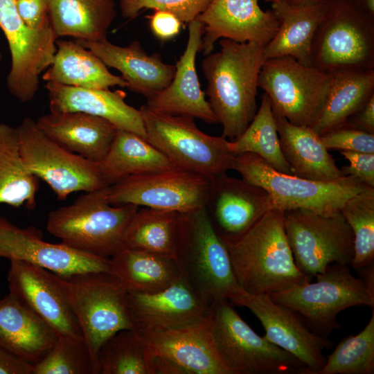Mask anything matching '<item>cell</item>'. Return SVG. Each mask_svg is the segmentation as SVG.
Returning a JSON list of instances; mask_svg holds the SVG:
<instances>
[{"mask_svg": "<svg viewBox=\"0 0 374 374\" xmlns=\"http://www.w3.org/2000/svg\"><path fill=\"white\" fill-rule=\"evenodd\" d=\"M220 50L203 60L208 103L222 125L224 137L236 139L257 112L258 78L265 60V46L257 42H219Z\"/></svg>", "mask_w": 374, "mask_h": 374, "instance_id": "6da1fadb", "label": "cell"}, {"mask_svg": "<svg viewBox=\"0 0 374 374\" xmlns=\"http://www.w3.org/2000/svg\"><path fill=\"white\" fill-rule=\"evenodd\" d=\"M240 287L270 295L310 281L295 264L283 224V211L265 213L238 239L224 242Z\"/></svg>", "mask_w": 374, "mask_h": 374, "instance_id": "7a4b0ae2", "label": "cell"}, {"mask_svg": "<svg viewBox=\"0 0 374 374\" xmlns=\"http://www.w3.org/2000/svg\"><path fill=\"white\" fill-rule=\"evenodd\" d=\"M175 259L182 277L208 305L229 301L242 290L229 251L205 206L181 213Z\"/></svg>", "mask_w": 374, "mask_h": 374, "instance_id": "3957f363", "label": "cell"}, {"mask_svg": "<svg viewBox=\"0 0 374 374\" xmlns=\"http://www.w3.org/2000/svg\"><path fill=\"white\" fill-rule=\"evenodd\" d=\"M105 188L80 195L73 203L51 211L46 230L76 250L110 258L123 246V236L139 206H114Z\"/></svg>", "mask_w": 374, "mask_h": 374, "instance_id": "277c9868", "label": "cell"}, {"mask_svg": "<svg viewBox=\"0 0 374 374\" xmlns=\"http://www.w3.org/2000/svg\"><path fill=\"white\" fill-rule=\"evenodd\" d=\"M139 110L148 141L176 168L211 180L233 168L235 155L223 136L205 134L190 116L163 113L146 105Z\"/></svg>", "mask_w": 374, "mask_h": 374, "instance_id": "5b68a950", "label": "cell"}, {"mask_svg": "<svg viewBox=\"0 0 374 374\" xmlns=\"http://www.w3.org/2000/svg\"><path fill=\"white\" fill-rule=\"evenodd\" d=\"M233 170L244 180L264 188L275 208L305 209L321 213L340 211L354 196L370 187L357 178L345 176L336 181H319L278 172L256 154L235 155Z\"/></svg>", "mask_w": 374, "mask_h": 374, "instance_id": "8992f818", "label": "cell"}, {"mask_svg": "<svg viewBox=\"0 0 374 374\" xmlns=\"http://www.w3.org/2000/svg\"><path fill=\"white\" fill-rule=\"evenodd\" d=\"M314 277V282L269 296L276 303L293 310L311 330L325 337L340 328L337 315L341 311L354 306L373 308L374 290L362 278L355 277L350 266L331 264Z\"/></svg>", "mask_w": 374, "mask_h": 374, "instance_id": "52a82bcc", "label": "cell"}, {"mask_svg": "<svg viewBox=\"0 0 374 374\" xmlns=\"http://www.w3.org/2000/svg\"><path fill=\"white\" fill-rule=\"evenodd\" d=\"M311 58L312 66L329 74L374 69V17L345 0H326Z\"/></svg>", "mask_w": 374, "mask_h": 374, "instance_id": "ba28073f", "label": "cell"}, {"mask_svg": "<svg viewBox=\"0 0 374 374\" xmlns=\"http://www.w3.org/2000/svg\"><path fill=\"white\" fill-rule=\"evenodd\" d=\"M212 334L231 374H310L294 356L258 335L229 301L211 306Z\"/></svg>", "mask_w": 374, "mask_h": 374, "instance_id": "9c48e42d", "label": "cell"}, {"mask_svg": "<svg viewBox=\"0 0 374 374\" xmlns=\"http://www.w3.org/2000/svg\"><path fill=\"white\" fill-rule=\"evenodd\" d=\"M63 278L82 336L100 374L98 353L100 346L118 331L132 330L127 291L109 272H84Z\"/></svg>", "mask_w": 374, "mask_h": 374, "instance_id": "30bf717a", "label": "cell"}, {"mask_svg": "<svg viewBox=\"0 0 374 374\" xmlns=\"http://www.w3.org/2000/svg\"><path fill=\"white\" fill-rule=\"evenodd\" d=\"M286 237L296 265L310 279L337 263L351 266L353 234L341 211H283Z\"/></svg>", "mask_w": 374, "mask_h": 374, "instance_id": "8fae6325", "label": "cell"}, {"mask_svg": "<svg viewBox=\"0 0 374 374\" xmlns=\"http://www.w3.org/2000/svg\"><path fill=\"white\" fill-rule=\"evenodd\" d=\"M332 75L290 56L265 60L258 87L271 100L274 114L299 126L313 125L328 98Z\"/></svg>", "mask_w": 374, "mask_h": 374, "instance_id": "7c38bea8", "label": "cell"}, {"mask_svg": "<svg viewBox=\"0 0 374 374\" xmlns=\"http://www.w3.org/2000/svg\"><path fill=\"white\" fill-rule=\"evenodd\" d=\"M23 161L33 175L45 181L59 200L71 193L107 187L98 163L61 147L26 117L16 127Z\"/></svg>", "mask_w": 374, "mask_h": 374, "instance_id": "4fadbf2b", "label": "cell"}, {"mask_svg": "<svg viewBox=\"0 0 374 374\" xmlns=\"http://www.w3.org/2000/svg\"><path fill=\"white\" fill-rule=\"evenodd\" d=\"M211 181L202 175L175 168L128 177L106 187L105 197L114 206L188 213L205 206Z\"/></svg>", "mask_w": 374, "mask_h": 374, "instance_id": "5bb4252c", "label": "cell"}, {"mask_svg": "<svg viewBox=\"0 0 374 374\" xmlns=\"http://www.w3.org/2000/svg\"><path fill=\"white\" fill-rule=\"evenodd\" d=\"M0 28L11 55L8 89L21 102H29L38 91L39 75L53 62L57 37L51 25L41 29L27 26L19 14L16 0H0Z\"/></svg>", "mask_w": 374, "mask_h": 374, "instance_id": "9a60e30c", "label": "cell"}, {"mask_svg": "<svg viewBox=\"0 0 374 374\" xmlns=\"http://www.w3.org/2000/svg\"><path fill=\"white\" fill-rule=\"evenodd\" d=\"M229 302L248 308L262 324L264 337L296 357L310 374H318L324 366L323 350L330 348L332 342L311 330L293 310L276 303L269 295L251 294L242 290Z\"/></svg>", "mask_w": 374, "mask_h": 374, "instance_id": "2e32d148", "label": "cell"}, {"mask_svg": "<svg viewBox=\"0 0 374 374\" xmlns=\"http://www.w3.org/2000/svg\"><path fill=\"white\" fill-rule=\"evenodd\" d=\"M9 293L53 328L59 335L82 336L64 278L37 265L10 260Z\"/></svg>", "mask_w": 374, "mask_h": 374, "instance_id": "e0dca14e", "label": "cell"}, {"mask_svg": "<svg viewBox=\"0 0 374 374\" xmlns=\"http://www.w3.org/2000/svg\"><path fill=\"white\" fill-rule=\"evenodd\" d=\"M0 258L19 260L66 277L84 272H109L110 260L73 249L62 242L50 243L35 226L21 228L0 216Z\"/></svg>", "mask_w": 374, "mask_h": 374, "instance_id": "ac0fdd59", "label": "cell"}, {"mask_svg": "<svg viewBox=\"0 0 374 374\" xmlns=\"http://www.w3.org/2000/svg\"><path fill=\"white\" fill-rule=\"evenodd\" d=\"M126 301L132 330L140 335L192 324L208 316L211 310L182 276L157 292H127Z\"/></svg>", "mask_w": 374, "mask_h": 374, "instance_id": "d6986e66", "label": "cell"}, {"mask_svg": "<svg viewBox=\"0 0 374 374\" xmlns=\"http://www.w3.org/2000/svg\"><path fill=\"white\" fill-rule=\"evenodd\" d=\"M205 208L224 242L238 239L265 213L275 208L264 188L226 173L212 180Z\"/></svg>", "mask_w": 374, "mask_h": 374, "instance_id": "ffe728a7", "label": "cell"}, {"mask_svg": "<svg viewBox=\"0 0 374 374\" xmlns=\"http://www.w3.org/2000/svg\"><path fill=\"white\" fill-rule=\"evenodd\" d=\"M197 19L204 25L199 51L204 55L220 39L266 45L278 27L272 10L263 11L258 0H211Z\"/></svg>", "mask_w": 374, "mask_h": 374, "instance_id": "44dd1931", "label": "cell"}, {"mask_svg": "<svg viewBox=\"0 0 374 374\" xmlns=\"http://www.w3.org/2000/svg\"><path fill=\"white\" fill-rule=\"evenodd\" d=\"M141 336L175 374H231L215 344L211 310L208 316L192 324Z\"/></svg>", "mask_w": 374, "mask_h": 374, "instance_id": "7402d4cb", "label": "cell"}, {"mask_svg": "<svg viewBox=\"0 0 374 374\" xmlns=\"http://www.w3.org/2000/svg\"><path fill=\"white\" fill-rule=\"evenodd\" d=\"M186 48L175 64V75L169 85L147 99L146 105L159 112L199 118L208 124L219 123L201 89L195 60L200 51L204 25L198 19L188 24Z\"/></svg>", "mask_w": 374, "mask_h": 374, "instance_id": "603a6c76", "label": "cell"}, {"mask_svg": "<svg viewBox=\"0 0 374 374\" xmlns=\"http://www.w3.org/2000/svg\"><path fill=\"white\" fill-rule=\"evenodd\" d=\"M76 41L92 51L107 66L119 71L127 84V88L147 99L167 87L175 75V65L164 63L158 53L148 54L137 40L127 46L114 44L107 38Z\"/></svg>", "mask_w": 374, "mask_h": 374, "instance_id": "cb8c5ba5", "label": "cell"}, {"mask_svg": "<svg viewBox=\"0 0 374 374\" xmlns=\"http://www.w3.org/2000/svg\"><path fill=\"white\" fill-rule=\"evenodd\" d=\"M45 87L51 112L89 114L109 121L118 130L135 133L148 140L140 110L125 101L124 91L85 89L53 82H46Z\"/></svg>", "mask_w": 374, "mask_h": 374, "instance_id": "d4e9b609", "label": "cell"}, {"mask_svg": "<svg viewBox=\"0 0 374 374\" xmlns=\"http://www.w3.org/2000/svg\"><path fill=\"white\" fill-rule=\"evenodd\" d=\"M59 335L47 323L8 293L0 300V349L30 365L41 361Z\"/></svg>", "mask_w": 374, "mask_h": 374, "instance_id": "484cf974", "label": "cell"}, {"mask_svg": "<svg viewBox=\"0 0 374 374\" xmlns=\"http://www.w3.org/2000/svg\"><path fill=\"white\" fill-rule=\"evenodd\" d=\"M36 123L61 147L97 163L107 154L118 130L105 118L78 112H50L40 116Z\"/></svg>", "mask_w": 374, "mask_h": 374, "instance_id": "4316f807", "label": "cell"}, {"mask_svg": "<svg viewBox=\"0 0 374 374\" xmlns=\"http://www.w3.org/2000/svg\"><path fill=\"white\" fill-rule=\"evenodd\" d=\"M278 23L273 38L265 46V59L290 56L312 66V44L326 10V0L319 3L298 5L286 0L271 3Z\"/></svg>", "mask_w": 374, "mask_h": 374, "instance_id": "83f0119b", "label": "cell"}, {"mask_svg": "<svg viewBox=\"0 0 374 374\" xmlns=\"http://www.w3.org/2000/svg\"><path fill=\"white\" fill-rule=\"evenodd\" d=\"M274 116L281 150L292 175L328 182L345 177L312 127L296 125L283 116Z\"/></svg>", "mask_w": 374, "mask_h": 374, "instance_id": "f1b7e54d", "label": "cell"}, {"mask_svg": "<svg viewBox=\"0 0 374 374\" xmlns=\"http://www.w3.org/2000/svg\"><path fill=\"white\" fill-rule=\"evenodd\" d=\"M42 78L46 82L85 89L127 87L122 76L115 75L92 51L76 40L56 41V52Z\"/></svg>", "mask_w": 374, "mask_h": 374, "instance_id": "f546056e", "label": "cell"}, {"mask_svg": "<svg viewBox=\"0 0 374 374\" xmlns=\"http://www.w3.org/2000/svg\"><path fill=\"white\" fill-rule=\"evenodd\" d=\"M109 260V273L127 292H157L181 277L175 259L170 256L123 246Z\"/></svg>", "mask_w": 374, "mask_h": 374, "instance_id": "4dcf8cb0", "label": "cell"}, {"mask_svg": "<svg viewBox=\"0 0 374 374\" xmlns=\"http://www.w3.org/2000/svg\"><path fill=\"white\" fill-rule=\"evenodd\" d=\"M51 27L57 38L100 41L116 12L113 0H46Z\"/></svg>", "mask_w": 374, "mask_h": 374, "instance_id": "1f68e13d", "label": "cell"}, {"mask_svg": "<svg viewBox=\"0 0 374 374\" xmlns=\"http://www.w3.org/2000/svg\"><path fill=\"white\" fill-rule=\"evenodd\" d=\"M98 166L108 186L130 176L176 168L148 140L121 130H117L107 154Z\"/></svg>", "mask_w": 374, "mask_h": 374, "instance_id": "d6a6232c", "label": "cell"}, {"mask_svg": "<svg viewBox=\"0 0 374 374\" xmlns=\"http://www.w3.org/2000/svg\"><path fill=\"white\" fill-rule=\"evenodd\" d=\"M332 75L326 102L312 128L320 136L344 125L374 94V69Z\"/></svg>", "mask_w": 374, "mask_h": 374, "instance_id": "836d02e7", "label": "cell"}, {"mask_svg": "<svg viewBox=\"0 0 374 374\" xmlns=\"http://www.w3.org/2000/svg\"><path fill=\"white\" fill-rule=\"evenodd\" d=\"M39 181L23 161L15 127L0 123V204L33 210Z\"/></svg>", "mask_w": 374, "mask_h": 374, "instance_id": "e575fe53", "label": "cell"}, {"mask_svg": "<svg viewBox=\"0 0 374 374\" xmlns=\"http://www.w3.org/2000/svg\"><path fill=\"white\" fill-rule=\"evenodd\" d=\"M181 213L143 207L136 211L123 236V246L175 258Z\"/></svg>", "mask_w": 374, "mask_h": 374, "instance_id": "d590c367", "label": "cell"}, {"mask_svg": "<svg viewBox=\"0 0 374 374\" xmlns=\"http://www.w3.org/2000/svg\"><path fill=\"white\" fill-rule=\"evenodd\" d=\"M100 374H158V356L151 345L133 330L118 331L98 353Z\"/></svg>", "mask_w": 374, "mask_h": 374, "instance_id": "8d00e7d4", "label": "cell"}, {"mask_svg": "<svg viewBox=\"0 0 374 374\" xmlns=\"http://www.w3.org/2000/svg\"><path fill=\"white\" fill-rule=\"evenodd\" d=\"M228 148L234 155L256 154L276 170L292 175L281 150L271 100L265 93L252 121L234 141H229Z\"/></svg>", "mask_w": 374, "mask_h": 374, "instance_id": "74e56055", "label": "cell"}, {"mask_svg": "<svg viewBox=\"0 0 374 374\" xmlns=\"http://www.w3.org/2000/svg\"><path fill=\"white\" fill-rule=\"evenodd\" d=\"M374 373V311L364 328L342 339L326 357L318 374H373Z\"/></svg>", "mask_w": 374, "mask_h": 374, "instance_id": "f35d334b", "label": "cell"}, {"mask_svg": "<svg viewBox=\"0 0 374 374\" xmlns=\"http://www.w3.org/2000/svg\"><path fill=\"white\" fill-rule=\"evenodd\" d=\"M340 211L353 234L354 254L350 267L357 271L373 265L374 188L350 199Z\"/></svg>", "mask_w": 374, "mask_h": 374, "instance_id": "ab89813d", "label": "cell"}, {"mask_svg": "<svg viewBox=\"0 0 374 374\" xmlns=\"http://www.w3.org/2000/svg\"><path fill=\"white\" fill-rule=\"evenodd\" d=\"M32 374H98L83 336L60 335Z\"/></svg>", "mask_w": 374, "mask_h": 374, "instance_id": "60d3db41", "label": "cell"}, {"mask_svg": "<svg viewBox=\"0 0 374 374\" xmlns=\"http://www.w3.org/2000/svg\"><path fill=\"white\" fill-rule=\"evenodd\" d=\"M211 0H120L123 17L133 19L144 9L172 13L184 24H189L203 12Z\"/></svg>", "mask_w": 374, "mask_h": 374, "instance_id": "b9f144b4", "label": "cell"}, {"mask_svg": "<svg viewBox=\"0 0 374 374\" xmlns=\"http://www.w3.org/2000/svg\"><path fill=\"white\" fill-rule=\"evenodd\" d=\"M326 148L374 153V134L341 125L321 135Z\"/></svg>", "mask_w": 374, "mask_h": 374, "instance_id": "7bdbcfd3", "label": "cell"}, {"mask_svg": "<svg viewBox=\"0 0 374 374\" xmlns=\"http://www.w3.org/2000/svg\"><path fill=\"white\" fill-rule=\"evenodd\" d=\"M340 153L349 162L340 169L342 175L355 177L374 188V153L348 150H341Z\"/></svg>", "mask_w": 374, "mask_h": 374, "instance_id": "ee69618b", "label": "cell"}, {"mask_svg": "<svg viewBox=\"0 0 374 374\" xmlns=\"http://www.w3.org/2000/svg\"><path fill=\"white\" fill-rule=\"evenodd\" d=\"M19 14L25 24L32 29L51 26L46 0H16Z\"/></svg>", "mask_w": 374, "mask_h": 374, "instance_id": "f6af8a7d", "label": "cell"}, {"mask_svg": "<svg viewBox=\"0 0 374 374\" xmlns=\"http://www.w3.org/2000/svg\"><path fill=\"white\" fill-rule=\"evenodd\" d=\"M148 18L152 33L162 41L177 36L183 24L175 15L163 10H154V12Z\"/></svg>", "mask_w": 374, "mask_h": 374, "instance_id": "bcb514c9", "label": "cell"}, {"mask_svg": "<svg viewBox=\"0 0 374 374\" xmlns=\"http://www.w3.org/2000/svg\"><path fill=\"white\" fill-rule=\"evenodd\" d=\"M344 125L374 134V94L345 121Z\"/></svg>", "mask_w": 374, "mask_h": 374, "instance_id": "7dc6e473", "label": "cell"}, {"mask_svg": "<svg viewBox=\"0 0 374 374\" xmlns=\"http://www.w3.org/2000/svg\"><path fill=\"white\" fill-rule=\"evenodd\" d=\"M0 374H32V365L0 349Z\"/></svg>", "mask_w": 374, "mask_h": 374, "instance_id": "c3c4849f", "label": "cell"}, {"mask_svg": "<svg viewBox=\"0 0 374 374\" xmlns=\"http://www.w3.org/2000/svg\"><path fill=\"white\" fill-rule=\"evenodd\" d=\"M360 11L374 17V0H345Z\"/></svg>", "mask_w": 374, "mask_h": 374, "instance_id": "681fc988", "label": "cell"}, {"mask_svg": "<svg viewBox=\"0 0 374 374\" xmlns=\"http://www.w3.org/2000/svg\"><path fill=\"white\" fill-rule=\"evenodd\" d=\"M286 1L292 4L308 5V4L319 3L324 0H286Z\"/></svg>", "mask_w": 374, "mask_h": 374, "instance_id": "f907efd6", "label": "cell"}, {"mask_svg": "<svg viewBox=\"0 0 374 374\" xmlns=\"http://www.w3.org/2000/svg\"><path fill=\"white\" fill-rule=\"evenodd\" d=\"M265 1L273 3L278 0H265Z\"/></svg>", "mask_w": 374, "mask_h": 374, "instance_id": "816d5d0a", "label": "cell"}, {"mask_svg": "<svg viewBox=\"0 0 374 374\" xmlns=\"http://www.w3.org/2000/svg\"><path fill=\"white\" fill-rule=\"evenodd\" d=\"M1 52H0V62H1Z\"/></svg>", "mask_w": 374, "mask_h": 374, "instance_id": "f5cc1de1", "label": "cell"}]
</instances>
